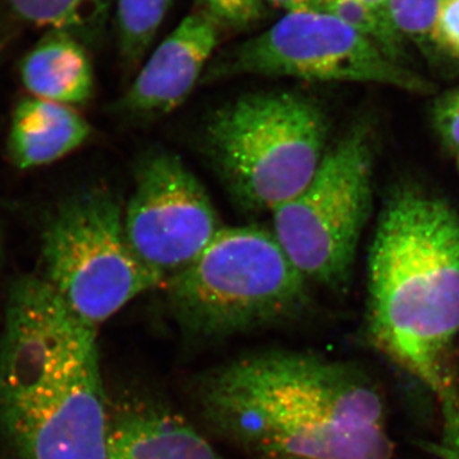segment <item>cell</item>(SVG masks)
Listing matches in <instances>:
<instances>
[{
	"label": "cell",
	"mask_w": 459,
	"mask_h": 459,
	"mask_svg": "<svg viewBox=\"0 0 459 459\" xmlns=\"http://www.w3.org/2000/svg\"><path fill=\"white\" fill-rule=\"evenodd\" d=\"M195 395L217 437L259 459H394L382 391L350 362L247 353L204 373Z\"/></svg>",
	"instance_id": "obj_1"
},
{
	"label": "cell",
	"mask_w": 459,
	"mask_h": 459,
	"mask_svg": "<svg viewBox=\"0 0 459 459\" xmlns=\"http://www.w3.org/2000/svg\"><path fill=\"white\" fill-rule=\"evenodd\" d=\"M96 331L44 277L12 287L0 338V430L20 459H108Z\"/></svg>",
	"instance_id": "obj_2"
},
{
	"label": "cell",
	"mask_w": 459,
	"mask_h": 459,
	"mask_svg": "<svg viewBox=\"0 0 459 459\" xmlns=\"http://www.w3.org/2000/svg\"><path fill=\"white\" fill-rule=\"evenodd\" d=\"M459 333V214L403 188L386 204L371 244L367 336L439 402L458 394L451 369Z\"/></svg>",
	"instance_id": "obj_3"
},
{
	"label": "cell",
	"mask_w": 459,
	"mask_h": 459,
	"mask_svg": "<svg viewBox=\"0 0 459 459\" xmlns=\"http://www.w3.org/2000/svg\"><path fill=\"white\" fill-rule=\"evenodd\" d=\"M164 289L178 325L204 341L285 325L310 303L309 282L259 226L223 228Z\"/></svg>",
	"instance_id": "obj_4"
},
{
	"label": "cell",
	"mask_w": 459,
	"mask_h": 459,
	"mask_svg": "<svg viewBox=\"0 0 459 459\" xmlns=\"http://www.w3.org/2000/svg\"><path fill=\"white\" fill-rule=\"evenodd\" d=\"M325 115L290 91L249 93L208 120L204 148L238 205L273 212L313 179L325 157Z\"/></svg>",
	"instance_id": "obj_5"
},
{
	"label": "cell",
	"mask_w": 459,
	"mask_h": 459,
	"mask_svg": "<svg viewBox=\"0 0 459 459\" xmlns=\"http://www.w3.org/2000/svg\"><path fill=\"white\" fill-rule=\"evenodd\" d=\"M44 279L66 307L98 328L164 282L133 252L124 210L111 193L91 190L59 208L42 240Z\"/></svg>",
	"instance_id": "obj_6"
},
{
	"label": "cell",
	"mask_w": 459,
	"mask_h": 459,
	"mask_svg": "<svg viewBox=\"0 0 459 459\" xmlns=\"http://www.w3.org/2000/svg\"><path fill=\"white\" fill-rule=\"evenodd\" d=\"M369 133L355 126L323 157L310 183L273 216L274 237L307 282H347L371 207Z\"/></svg>",
	"instance_id": "obj_7"
},
{
	"label": "cell",
	"mask_w": 459,
	"mask_h": 459,
	"mask_svg": "<svg viewBox=\"0 0 459 459\" xmlns=\"http://www.w3.org/2000/svg\"><path fill=\"white\" fill-rule=\"evenodd\" d=\"M204 72L202 82L264 75L429 90L427 81L386 56L376 42L318 9L287 12L264 32L212 57Z\"/></svg>",
	"instance_id": "obj_8"
},
{
	"label": "cell",
	"mask_w": 459,
	"mask_h": 459,
	"mask_svg": "<svg viewBox=\"0 0 459 459\" xmlns=\"http://www.w3.org/2000/svg\"><path fill=\"white\" fill-rule=\"evenodd\" d=\"M124 229L138 259L165 283L198 258L223 226L188 166L175 153L157 151L138 165Z\"/></svg>",
	"instance_id": "obj_9"
},
{
	"label": "cell",
	"mask_w": 459,
	"mask_h": 459,
	"mask_svg": "<svg viewBox=\"0 0 459 459\" xmlns=\"http://www.w3.org/2000/svg\"><path fill=\"white\" fill-rule=\"evenodd\" d=\"M220 40V27L204 13L189 14L148 57L126 95L123 113L155 119L171 113L202 81Z\"/></svg>",
	"instance_id": "obj_10"
},
{
	"label": "cell",
	"mask_w": 459,
	"mask_h": 459,
	"mask_svg": "<svg viewBox=\"0 0 459 459\" xmlns=\"http://www.w3.org/2000/svg\"><path fill=\"white\" fill-rule=\"evenodd\" d=\"M108 459H223L186 420L159 404L133 403L110 419Z\"/></svg>",
	"instance_id": "obj_11"
},
{
	"label": "cell",
	"mask_w": 459,
	"mask_h": 459,
	"mask_svg": "<svg viewBox=\"0 0 459 459\" xmlns=\"http://www.w3.org/2000/svg\"><path fill=\"white\" fill-rule=\"evenodd\" d=\"M90 132L89 123L74 108L26 99L12 117L9 152L20 169L53 164L82 146Z\"/></svg>",
	"instance_id": "obj_12"
},
{
	"label": "cell",
	"mask_w": 459,
	"mask_h": 459,
	"mask_svg": "<svg viewBox=\"0 0 459 459\" xmlns=\"http://www.w3.org/2000/svg\"><path fill=\"white\" fill-rule=\"evenodd\" d=\"M23 84L32 98L57 104H84L92 95V65L81 42L65 32L51 31L25 57Z\"/></svg>",
	"instance_id": "obj_13"
},
{
	"label": "cell",
	"mask_w": 459,
	"mask_h": 459,
	"mask_svg": "<svg viewBox=\"0 0 459 459\" xmlns=\"http://www.w3.org/2000/svg\"><path fill=\"white\" fill-rule=\"evenodd\" d=\"M21 20L50 27L75 39L92 38L104 29L114 0H4Z\"/></svg>",
	"instance_id": "obj_14"
},
{
	"label": "cell",
	"mask_w": 459,
	"mask_h": 459,
	"mask_svg": "<svg viewBox=\"0 0 459 459\" xmlns=\"http://www.w3.org/2000/svg\"><path fill=\"white\" fill-rule=\"evenodd\" d=\"M171 0H117V27L124 65L134 69L155 40Z\"/></svg>",
	"instance_id": "obj_15"
},
{
	"label": "cell",
	"mask_w": 459,
	"mask_h": 459,
	"mask_svg": "<svg viewBox=\"0 0 459 459\" xmlns=\"http://www.w3.org/2000/svg\"><path fill=\"white\" fill-rule=\"evenodd\" d=\"M316 9L336 17L344 25L376 42L386 56L400 63L403 36L389 20L388 13L358 0H316Z\"/></svg>",
	"instance_id": "obj_16"
},
{
	"label": "cell",
	"mask_w": 459,
	"mask_h": 459,
	"mask_svg": "<svg viewBox=\"0 0 459 459\" xmlns=\"http://www.w3.org/2000/svg\"><path fill=\"white\" fill-rule=\"evenodd\" d=\"M443 0H388L386 13L402 36L434 40Z\"/></svg>",
	"instance_id": "obj_17"
},
{
	"label": "cell",
	"mask_w": 459,
	"mask_h": 459,
	"mask_svg": "<svg viewBox=\"0 0 459 459\" xmlns=\"http://www.w3.org/2000/svg\"><path fill=\"white\" fill-rule=\"evenodd\" d=\"M204 13L220 29L244 31L262 22L267 13V0H201Z\"/></svg>",
	"instance_id": "obj_18"
},
{
	"label": "cell",
	"mask_w": 459,
	"mask_h": 459,
	"mask_svg": "<svg viewBox=\"0 0 459 459\" xmlns=\"http://www.w3.org/2000/svg\"><path fill=\"white\" fill-rule=\"evenodd\" d=\"M434 120L444 143L459 153V89L437 102Z\"/></svg>",
	"instance_id": "obj_19"
},
{
	"label": "cell",
	"mask_w": 459,
	"mask_h": 459,
	"mask_svg": "<svg viewBox=\"0 0 459 459\" xmlns=\"http://www.w3.org/2000/svg\"><path fill=\"white\" fill-rule=\"evenodd\" d=\"M444 430L439 442L420 443L422 451L437 459H459V404L443 410Z\"/></svg>",
	"instance_id": "obj_20"
},
{
	"label": "cell",
	"mask_w": 459,
	"mask_h": 459,
	"mask_svg": "<svg viewBox=\"0 0 459 459\" xmlns=\"http://www.w3.org/2000/svg\"><path fill=\"white\" fill-rule=\"evenodd\" d=\"M435 41L459 57V0H443Z\"/></svg>",
	"instance_id": "obj_21"
},
{
	"label": "cell",
	"mask_w": 459,
	"mask_h": 459,
	"mask_svg": "<svg viewBox=\"0 0 459 459\" xmlns=\"http://www.w3.org/2000/svg\"><path fill=\"white\" fill-rule=\"evenodd\" d=\"M267 3L287 12H296L316 8V0H267Z\"/></svg>",
	"instance_id": "obj_22"
},
{
	"label": "cell",
	"mask_w": 459,
	"mask_h": 459,
	"mask_svg": "<svg viewBox=\"0 0 459 459\" xmlns=\"http://www.w3.org/2000/svg\"><path fill=\"white\" fill-rule=\"evenodd\" d=\"M358 2L364 3L371 8L383 12H386V4H388V0H358Z\"/></svg>",
	"instance_id": "obj_23"
}]
</instances>
